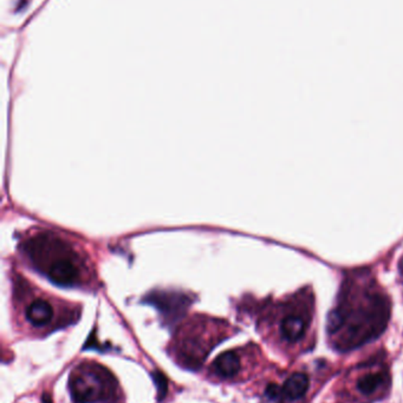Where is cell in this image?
<instances>
[{
	"mask_svg": "<svg viewBox=\"0 0 403 403\" xmlns=\"http://www.w3.org/2000/svg\"><path fill=\"white\" fill-rule=\"evenodd\" d=\"M29 292H30L31 300L25 308V317L32 327H36V328L46 327L55 319L56 312L54 303L45 296H34L30 290Z\"/></svg>",
	"mask_w": 403,
	"mask_h": 403,
	"instance_id": "277c9868",
	"label": "cell"
},
{
	"mask_svg": "<svg viewBox=\"0 0 403 403\" xmlns=\"http://www.w3.org/2000/svg\"><path fill=\"white\" fill-rule=\"evenodd\" d=\"M21 249L30 265L63 287H86L95 282L89 256L75 241L57 231L38 230L21 240Z\"/></svg>",
	"mask_w": 403,
	"mask_h": 403,
	"instance_id": "7a4b0ae2",
	"label": "cell"
},
{
	"mask_svg": "<svg viewBox=\"0 0 403 403\" xmlns=\"http://www.w3.org/2000/svg\"><path fill=\"white\" fill-rule=\"evenodd\" d=\"M307 321L304 317L298 314H290L285 316L280 322V335L287 342H297L305 334Z\"/></svg>",
	"mask_w": 403,
	"mask_h": 403,
	"instance_id": "5b68a950",
	"label": "cell"
},
{
	"mask_svg": "<svg viewBox=\"0 0 403 403\" xmlns=\"http://www.w3.org/2000/svg\"><path fill=\"white\" fill-rule=\"evenodd\" d=\"M218 375L222 377H236L240 370V357L236 352H225L220 354L213 363Z\"/></svg>",
	"mask_w": 403,
	"mask_h": 403,
	"instance_id": "8992f818",
	"label": "cell"
},
{
	"mask_svg": "<svg viewBox=\"0 0 403 403\" xmlns=\"http://www.w3.org/2000/svg\"><path fill=\"white\" fill-rule=\"evenodd\" d=\"M283 388H280L276 383H271L267 387L264 393L263 403H283Z\"/></svg>",
	"mask_w": 403,
	"mask_h": 403,
	"instance_id": "9c48e42d",
	"label": "cell"
},
{
	"mask_svg": "<svg viewBox=\"0 0 403 403\" xmlns=\"http://www.w3.org/2000/svg\"><path fill=\"white\" fill-rule=\"evenodd\" d=\"M386 377V374L383 373L367 374L364 377L357 379L356 387L363 395L369 397V395L376 393L384 384Z\"/></svg>",
	"mask_w": 403,
	"mask_h": 403,
	"instance_id": "ba28073f",
	"label": "cell"
},
{
	"mask_svg": "<svg viewBox=\"0 0 403 403\" xmlns=\"http://www.w3.org/2000/svg\"><path fill=\"white\" fill-rule=\"evenodd\" d=\"M75 403L113 402L116 395V381L103 367L81 366L74 370L69 381Z\"/></svg>",
	"mask_w": 403,
	"mask_h": 403,
	"instance_id": "3957f363",
	"label": "cell"
},
{
	"mask_svg": "<svg viewBox=\"0 0 403 403\" xmlns=\"http://www.w3.org/2000/svg\"><path fill=\"white\" fill-rule=\"evenodd\" d=\"M309 389V377L303 373L292 374L283 386L284 395L289 400H298Z\"/></svg>",
	"mask_w": 403,
	"mask_h": 403,
	"instance_id": "52a82bcc",
	"label": "cell"
},
{
	"mask_svg": "<svg viewBox=\"0 0 403 403\" xmlns=\"http://www.w3.org/2000/svg\"><path fill=\"white\" fill-rule=\"evenodd\" d=\"M399 270H400L401 277L403 278V257L400 261V265H399Z\"/></svg>",
	"mask_w": 403,
	"mask_h": 403,
	"instance_id": "30bf717a",
	"label": "cell"
},
{
	"mask_svg": "<svg viewBox=\"0 0 403 403\" xmlns=\"http://www.w3.org/2000/svg\"><path fill=\"white\" fill-rule=\"evenodd\" d=\"M366 275L349 276L342 287L339 303L329 314L327 329L330 335L342 332V350L361 346L379 336L390 315L389 300Z\"/></svg>",
	"mask_w": 403,
	"mask_h": 403,
	"instance_id": "6da1fadb",
	"label": "cell"
}]
</instances>
